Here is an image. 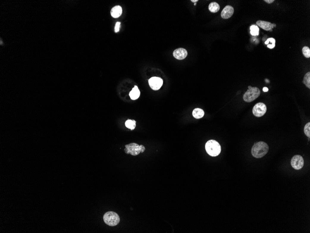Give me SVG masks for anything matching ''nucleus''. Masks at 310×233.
<instances>
[{"mask_svg":"<svg viewBox=\"0 0 310 233\" xmlns=\"http://www.w3.org/2000/svg\"><path fill=\"white\" fill-rule=\"evenodd\" d=\"M269 151L268 145L263 142H259L255 143L253 146L251 153L253 157L261 158L263 157Z\"/></svg>","mask_w":310,"mask_h":233,"instance_id":"obj_1","label":"nucleus"},{"mask_svg":"<svg viewBox=\"0 0 310 233\" xmlns=\"http://www.w3.org/2000/svg\"><path fill=\"white\" fill-rule=\"evenodd\" d=\"M207 153L211 156H216L220 154L221 147L219 143L214 140H209L205 145Z\"/></svg>","mask_w":310,"mask_h":233,"instance_id":"obj_2","label":"nucleus"},{"mask_svg":"<svg viewBox=\"0 0 310 233\" xmlns=\"http://www.w3.org/2000/svg\"><path fill=\"white\" fill-rule=\"evenodd\" d=\"M248 89L243 95V100L247 102H251L259 97L261 94V91L257 87H252L249 86Z\"/></svg>","mask_w":310,"mask_h":233,"instance_id":"obj_3","label":"nucleus"},{"mask_svg":"<svg viewBox=\"0 0 310 233\" xmlns=\"http://www.w3.org/2000/svg\"><path fill=\"white\" fill-rule=\"evenodd\" d=\"M145 148L143 145H140L135 143H130L125 146V153L132 156H137L140 153L144 152Z\"/></svg>","mask_w":310,"mask_h":233,"instance_id":"obj_4","label":"nucleus"},{"mask_svg":"<svg viewBox=\"0 0 310 233\" xmlns=\"http://www.w3.org/2000/svg\"><path fill=\"white\" fill-rule=\"evenodd\" d=\"M103 219L106 224L112 227L117 225L120 221L118 215L112 211L107 212L104 215Z\"/></svg>","mask_w":310,"mask_h":233,"instance_id":"obj_5","label":"nucleus"},{"mask_svg":"<svg viewBox=\"0 0 310 233\" xmlns=\"http://www.w3.org/2000/svg\"><path fill=\"white\" fill-rule=\"evenodd\" d=\"M266 105L262 102H259L255 104L253 109V113L254 116L258 117H262L267 112Z\"/></svg>","mask_w":310,"mask_h":233,"instance_id":"obj_6","label":"nucleus"},{"mask_svg":"<svg viewBox=\"0 0 310 233\" xmlns=\"http://www.w3.org/2000/svg\"><path fill=\"white\" fill-rule=\"evenodd\" d=\"M291 163L293 169L296 170H301L304 166V159L300 155H296L292 157Z\"/></svg>","mask_w":310,"mask_h":233,"instance_id":"obj_7","label":"nucleus"},{"mask_svg":"<svg viewBox=\"0 0 310 233\" xmlns=\"http://www.w3.org/2000/svg\"><path fill=\"white\" fill-rule=\"evenodd\" d=\"M149 84L151 89L159 90L163 84V81L161 78L153 77L149 80Z\"/></svg>","mask_w":310,"mask_h":233,"instance_id":"obj_8","label":"nucleus"},{"mask_svg":"<svg viewBox=\"0 0 310 233\" xmlns=\"http://www.w3.org/2000/svg\"><path fill=\"white\" fill-rule=\"evenodd\" d=\"M256 24L259 26L260 28L263 29L266 31H272V29L276 27L275 24H273L271 22L264 21H258L256 22Z\"/></svg>","mask_w":310,"mask_h":233,"instance_id":"obj_9","label":"nucleus"},{"mask_svg":"<svg viewBox=\"0 0 310 233\" xmlns=\"http://www.w3.org/2000/svg\"><path fill=\"white\" fill-rule=\"evenodd\" d=\"M234 13V7L230 5H227L222 10L221 12V16L223 19H228L233 15Z\"/></svg>","mask_w":310,"mask_h":233,"instance_id":"obj_10","label":"nucleus"},{"mask_svg":"<svg viewBox=\"0 0 310 233\" xmlns=\"http://www.w3.org/2000/svg\"><path fill=\"white\" fill-rule=\"evenodd\" d=\"M173 56L176 59L183 60L188 55V52L185 49L179 48L174 50Z\"/></svg>","mask_w":310,"mask_h":233,"instance_id":"obj_11","label":"nucleus"},{"mask_svg":"<svg viewBox=\"0 0 310 233\" xmlns=\"http://www.w3.org/2000/svg\"><path fill=\"white\" fill-rule=\"evenodd\" d=\"M122 13V9L120 6H116L112 8L111 11V14L113 18H118L120 16Z\"/></svg>","mask_w":310,"mask_h":233,"instance_id":"obj_12","label":"nucleus"},{"mask_svg":"<svg viewBox=\"0 0 310 233\" xmlns=\"http://www.w3.org/2000/svg\"><path fill=\"white\" fill-rule=\"evenodd\" d=\"M140 92L138 89V87L137 86H134V88H132L131 91L129 93V95H130L131 99L133 100L137 99L140 97Z\"/></svg>","mask_w":310,"mask_h":233,"instance_id":"obj_13","label":"nucleus"},{"mask_svg":"<svg viewBox=\"0 0 310 233\" xmlns=\"http://www.w3.org/2000/svg\"><path fill=\"white\" fill-rule=\"evenodd\" d=\"M192 114L194 117L196 119H200L203 117L204 116V112L202 109L199 108H196L194 109Z\"/></svg>","mask_w":310,"mask_h":233,"instance_id":"obj_14","label":"nucleus"},{"mask_svg":"<svg viewBox=\"0 0 310 233\" xmlns=\"http://www.w3.org/2000/svg\"><path fill=\"white\" fill-rule=\"evenodd\" d=\"M220 9V7L218 3L216 2H212L209 6V10L212 13H216L218 12Z\"/></svg>","mask_w":310,"mask_h":233,"instance_id":"obj_15","label":"nucleus"},{"mask_svg":"<svg viewBox=\"0 0 310 233\" xmlns=\"http://www.w3.org/2000/svg\"><path fill=\"white\" fill-rule=\"evenodd\" d=\"M125 125L128 128L133 131L136 126V122L135 120H128L125 122Z\"/></svg>","mask_w":310,"mask_h":233,"instance_id":"obj_16","label":"nucleus"},{"mask_svg":"<svg viewBox=\"0 0 310 233\" xmlns=\"http://www.w3.org/2000/svg\"><path fill=\"white\" fill-rule=\"evenodd\" d=\"M265 44L267 45V47L269 49H273L275 46V40L273 38H268L265 41Z\"/></svg>","mask_w":310,"mask_h":233,"instance_id":"obj_17","label":"nucleus"},{"mask_svg":"<svg viewBox=\"0 0 310 233\" xmlns=\"http://www.w3.org/2000/svg\"><path fill=\"white\" fill-rule=\"evenodd\" d=\"M303 83L308 88H310V72L306 74L304 76Z\"/></svg>","mask_w":310,"mask_h":233,"instance_id":"obj_18","label":"nucleus"},{"mask_svg":"<svg viewBox=\"0 0 310 233\" xmlns=\"http://www.w3.org/2000/svg\"><path fill=\"white\" fill-rule=\"evenodd\" d=\"M250 30H251V35H254V36L258 35L259 34V29L257 26L254 25L251 26L250 27Z\"/></svg>","mask_w":310,"mask_h":233,"instance_id":"obj_19","label":"nucleus"},{"mask_svg":"<svg viewBox=\"0 0 310 233\" xmlns=\"http://www.w3.org/2000/svg\"><path fill=\"white\" fill-rule=\"evenodd\" d=\"M302 53L303 55L306 58H310V49L307 46H305L302 49Z\"/></svg>","mask_w":310,"mask_h":233,"instance_id":"obj_20","label":"nucleus"},{"mask_svg":"<svg viewBox=\"0 0 310 233\" xmlns=\"http://www.w3.org/2000/svg\"><path fill=\"white\" fill-rule=\"evenodd\" d=\"M304 133L306 134V136L308 137L309 138L310 137V123L308 122L307 124H306V126H305V128H304Z\"/></svg>","mask_w":310,"mask_h":233,"instance_id":"obj_21","label":"nucleus"},{"mask_svg":"<svg viewBox=\"0 0 310 233\" xmlns=\"http://www.w3.org/2000/svg\"><path fill=\"white\" fill-rule=\"evenodd\" d=\"M121 23L120 22H117L116 23V25L115 27V33H117L119 31V28H120V25Z\"/></svg>","mask_w":310,"mask_h":233,"instance_id":"obj_22","label":"nucleus"},{"mask_svg":"<svg viewBox=\"0 0 310 233\" xmlns=\"http://www.w3.org/2000/svg\"><path fill=\"white\" fill-rule=\"evenodd\" d=\"M264 1L267 2V3H268V4H271L274 1V0H264Z\"/></svg>","mask_w":310,"mask_h":233,"instance_id":"obj_23","label":"nucleus"},{"mask_svg":"<svg viewBox=\"0 0 310 233\" xmlns=\"http://www.w3.org/2000/svg\"><path fill=\"white\" fill-rule=\"evenodd\" d=\"M263 91H264V92H266L268 91V88H267V87H264L263 88Z\"/></svg>","mask_w":310,"mask_h":233,"instance_id":"obj_24","label":"nucleus"},{"mask_svg":"<svg viewBox=\"0 0 310 233\" xmlns=\"http://www.w3.org/2000/svg\"><path fill=\"white\" fill-rule=\"evenodd\" d=\"M198 1V0H191V1H192V2H195H195H197V1Z\"/></svg>","mask_w":310,"mask_h":233,"instance_id":"obj_25","label":"nucleus"}]
</instances>
